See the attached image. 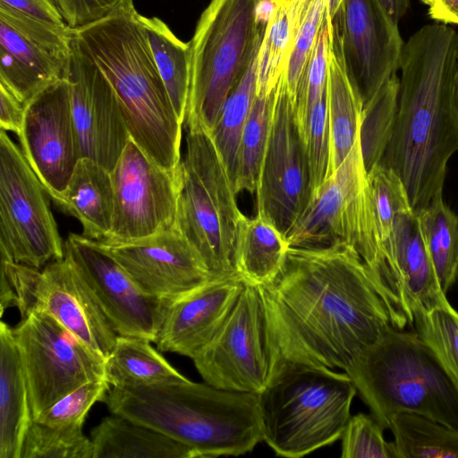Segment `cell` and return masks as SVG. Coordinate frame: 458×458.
<instances>
[{"label":"cell","instance_id":"cell-22","mask_svg":"<svg viewBox=\"0 0 458 458\" xmlns=\"http://www.w3.org/2000/svg\"><path fill=\"white\" fill-rule=\"evenodd\" d=\"M367 174L359 134L347 157L313 192L307 208L286 237L289 246L315 247L344 242L348 206Z\"/></svg>","mask_w":458,"mask_h":458},{"label":"cell","instance_id":"cell-23","mask_svg":"<svg viewBox=\"0 0 458 458\" xmlns=\"http://www.w3.org/2000/svg\"><path fill=\"white\" fill-rule=\"evenodd\" d=\"M394 266L402 293L413 312L446 300L412 209L396 215L394 224Z\"/></svg>","mask_w":458,"mask_h":458},{"label":"cell","instance_id":"cell-14","mask_svg":"<svg viewBox=\"0 0 458 458\" xmlns=\"http://www.w3.org/2000/svg\"><path fill=\"white\" fill-rule=\"evenodd\" d=\"M111 177L114 216L105 240H136L174 225L181 170L161 167L130 138Z\"/></svg>","mask_w":458,"mask_h":458},{"label":"cell","instance_id":"cell-20","mask_svg":"<svg viewBox=\"0 0 458 458\" xmlns=\"http://www.w3.org/2000/svg\"><path fill=\"white\" fill-rule=\"evenodd\" d=\"M148 294L174 300L213 280L191 242L174 225L131 241H98Z\"/></svg>","mask_w":458,"mask_h":458},{"label":"cell","instance_id":"cell-49","mask_svg":"<svg viewBox=\"0 0 458 458\" xmlns=\"http://www.w3.org/2000/svg\"><path fill=\"white\" fill-rule=\"evenodd\" d=\"M0 315L11 307H17V296L5 272L1 268Z\"/></svg>","mask_w":458,"mask_h":458},{"label":"cell","instance_id":"cell-18","mask_svg":"<svg viewBox=\"0 0 458 458\" xmlns=\"http://www.w3.org/2000/svg\"><path fill=\"white\" fill-rule=\"evenodd\" d=\"M331 26L364 107L399 70L404 42L398 23L377 0H343Z\"/></svg>","mask_w":458,"mask_h":458},{"label":"cell","instance_id":"cell-3","mask_svg":"<svg viewBox=\"0 0 458 458\" xmlns=\"http://www.w3.org/2000/svg\"><path fill=\"white\" fill-rule=\"evenodd\" d=\"M133 3L73 30L112 84L131 139L161 167L181 170L183 123L156 66Z\"/></svg>","mask_w":458,"mask_h":458},{"label":"cell","instance_id":"cell-50","mask_svg":"<svg viewBox=\"0 0 458 458\" xmlns=\"http://www.w3.org/2000/svg\"><path fill=\"white\" fill-rule=\"evenodd\" d=\"M386 13L396 23L405 15L409 7L410 0H377Z\"/></svg>","mask_w":458,"mask_h":458},{"label":"cell","instance_id":"cell-42","mask_svg":"<svg viewBox=\"0 0 458 458\" xmlns=\"http://www.w3.org/2000/svg\"><path fill=\"white\" fill-rule=\"evenodd\" d=\"M327 13V0H309L299 23L284 75L295 103L298 89L308 65L320 26Z\"/></svg>","mask_w":458,"mask_h":458},{"label":"cell","instance_id":"cell-28","mask_svg":"<svg viewBox=\"0 0 458 458\" xmlns=\"http://www.w3.org/2000/svg\"><path fill=\"white\" fill-rule=\"evenodd\" d=\"M289 244L268 221L242 214L236 235L234 263L238 276L248 284L262 285L280 271Z\"/></svg>","mask_w":458,"mask_h":458},{"label":"cell","instance_id":"cell-6","mask_svg":"<svg viewBox=\"0 0 458 458\" xmlns=\"http://www.w3.org/2000/svg\"><path fill=\"white\" fill-rule=\"evenodd\" d=\"M356 393L345 371L279 359L259 394L263 441L288 458L333 444L342 437Z\"/></svg>","mask_w":458,"mask_h":458},{"label":"cell","instance_id":"cell-24","mask_svg":"<svg viewBox=\"0 0 458 458\" xmlns=\"http://www.w3.org/2000/svg\"><path fill=\"white\" fill-rule=\"evenodd\" d=\"M111 172L98 162H77L58 207L79 220L82 235L95 241L109 237L114 216Z\"/></svg>","mask_w":458,"mask_h":458},{"label":"cell","instance_id":"cell-25","mask_svg":"<svg viewBox=\"0 0 458 458\" xmlns=\"http://www.w3.org/2000/svg\"><path fill=\"white\" fill-rule=\"evenodd\" d=\"M32 420L26 377L11 327L0 323V458H21Z\"/></svg>","mask_w":458,"mask_h":458},{"label":"cell","instance_id":"cell-43","mask_svg":"<svg viewBox=\"0 0 458 458\" xmlns=\"http://www.w3.org/2000/svg\"><path fill=\"white\" fill-rule=\"evenodd\" d=\"M383 427L364 413L351 416L342 435L343 458H396L393 442L384 438Z\"/></svg>","mask_w":458,"mask_h":458},{"label":"cell","instance_id":"cell-4","mask_svg":"<svg viewBox=\"0 0 458 458\" xmlns=\"http://www.w3.org/2000/svg\"><path fill=\"white\" fill-rule=\"evenodd\" d=\"M103 403L112 414L189 446L195 458L237 456L263 441L259 394L188 379L154 386L112 387Z\"/></svg>","mask_w":458,"mask_h":458},{"label":"cell","instance_id":"cell-1","mask_svg":"<svg viewBox=\"0 0 458 458\" xmlns=\"http://www.w3.org/2000/svg\"><path fill=\"white\" fill-rule=\"evenodd\" d=\"M258 286L282 360L344 371L393 326L371 271L344 242L289 246L276 276Z\"/></svg>","mask_w":458,"mask_h":458},{"label":"cell","instance_id":"cell-5","mask_svg":"<svg viewBox=\"0 0 458 458\" xmlns=\"http://www.w3.org/2000/svg\"><path fill=\"white\" fill-rule=\"evenodd\" d=\"M344 371L384 429L411 412L458 430V387L415 331L389 327Z\"/></svg>","mask_w":458,"mask_h":458},{"label":"cell","instance_id":"cell-16","mask_svg":"<svg viewBox=\"0 0 458 458\" xmlns=\"http://www.w3.org/2000/svg\"><path fill=\"white\" fill-rule=\"evenodd\" d=\"M64 255L75 265L118 335L155 342L171 300L146 293L98 241L69 233Z\"/></svg>","mask_w":458,"mask_h":458},{"label":"cell","instance_id":"cell-26","mask_svg":"<svg viewBox=\"0 0 458 458\" xmlns=\"http://www.w3.org/2000/svg\"><path fill=\"white\" fill-rule=\"evenodd\" d=\"M327 108L330 133L331 175L347 157L359 134L362 101L347 74L340 38L330 25Z\"/></svg>","mask_w":458,"mask_h":458},{"label":"cell","instance_id":"cell-38","mask_svg":"<svg viewBox=\"0 0 458 458\" xmlns=\"http://www.w3.org/2000/svg\"><path fill=\"white\" fill-rule=\"evenodd\" d=\"M415 332L458 387V311L446 300L413 312Z\"/></svg>","mask_w":458,"mask_h":458},{"label":"cell","instance_id":"cell-39","mask_svg":"<svg viewBox=\"0 0 458 458\" xmlns=\"http://www.w3.org/2000/svg\"><path fill=\"white\" fill-rule=\"evenodd\" d=\"M82 427H50L32 420L21 458H93L91 439Z\"/></svg>","mask_w":458,"mask_h":458},{"label":"cell","instance_id":"cell-27","mask_svg":"<svg viewBox=\"0 0 458 458\" xmlns=\"http://www.w3.org/2000/svg\"><path fill=\"white\" fill-rule=\"evenodd\" d=\"M90 439L93 458H195L189 446L116 414L94 427Z\"/></svg>","mask_w":458,"mask_h":458},{"label":"cell","instance_id":"cell-21","mask_svg":"<svg viewBox=\"0 0 458 458\" xmlns=\"http://www.w3.org/2000/svg\"><path fill=\"white\" fill-rule=\"evenodd\" d=\"M243 285L241 277L213 279L171 300L154 342L158 351L194 359L216 335Z\"/></svg>","mask_w":458,"mask_h":458},{"label":"cell","instance_id":"cell-15","mask_svg":"<svg viewBox=\"0 0 458 458\" xmlns=\"http://www.w3.org/2000/svg\"><path fill=\"white\" fill-rule=\"evenodd\" d=\"M73 30L0 4V84L26 104L66 75Z\"/></svg>","mask_w":458,"mask_h":458},{"label":"cell","instance_id":"cell-2","mask_svg":"<svg viewBox=\"0 0 458 458\" xmlns=\"http://www.w3.org/2000/svg\"><path fill=\"white\" fill-rule=\"evenodd\" d=\"M457 68L458 33L446 24L424 25L403 44L395 125L378 165L401 179L415 213L443 195L447 162L458 150Z\"/></svg>","mask_w":458,"mask_h":458},{"label":"cell","instance_id":"cell-31","mask_svg":"<svg viewBox=\"0 0 458 458\" xmlns=\"http://www.w3.org/2000/svg\"><path fill=\"white\" fill-rule=\"evenodd\" d=\"M138 17L174 110L184 123L190 85L189 43L178 38L161 19L140 13Z\"/></svg>","mask_w":458,"mask_h":458},{"label":"cell","instance_id":"cell-17","mask_svg":"<svg viewBox=\"0 0 458 458\" xmlns=\"http://www.w3.org/2000/svg\"><path fill=\"white\" fill-rule=\"evenodd\" d=\"M17 137L24 157L58 206L81 158L66 77L46 87L25 104L23 124Z\"/></svg>","mask_w":458,"mask_h":458},{"label":"cell","instance_id":"cell-47","mask_svg":"<svg viewBox=\"0 0 458 458\" xmlns=\"http://www.w3.org/2000/svg\"><path fill=\"white\" fill-rule=\"evenodd\" d=\"M25 104L20 101L4 85L0 84V125L1 129L18 135L22 128Z\"/></svg>","mask_w":458,"mask_h":458},{"label":"cell","instance_id":"cell-41","mask_svg":"<svg viewBox=\"0 0 458 458\" xmlns=\"http://www.w3.org/2000/svg\"><path fill=\"white\" fill-rule=\"evenodd\" d=\"M110 386L106 378L90 380L32 420L50 427L83 426L89 411L96 403L104 401Z\"/></svg>","mask_w":458,"mask_h":458},{"label":"cell","instance_id":"cell-12","mask_svg":"<svg viewBox=\"0 0 458 458\" xmlns=\"http://www.w3.org/2000/svg\"><path fill=\"white\" fill-rule=\"evenodd\" d=\"M21 317L43 311L105 359L118 335L72 261L64 255L38 269L1 259Z\"/></svg>","mask_w":458,"mask_h":458},{"label":"cell","instance_id":"cell-10","mask_svg":"<svg viewBox=\"0 0 458 458\" xmlns=\"http://www.w3.org/2000/svg\"><path fill=\"white\" fill-rule=\"evenodd\" d=\"M13 334L32 419L81 385L105 378L106 359L46 312L32 310L21 317Z\"/></svg>","mask_w":458,"mask_h":458},{"label":"cell","instance_id":"cell-7","mask_svg":"<svg viewBox=\"0 0 458 458\" xmlns=\"http://www.w3.org/2000/svg\"><path fill=\"white\" fill-rule=\"evenodd\" d=\"M264 0H212L200 14L190 48L184 123L212 134L225 102L260 46L268 21Z\"/></svg>","mask_w":458,"mask_h":458},{"label":"cell","instance_id":"cell-8","mask_svg":"<svg viewBox=\"0 0 458 458\" xmlns=\"http://www.w3.org/2000/svg\"><path fill=\"white\" fill-rule=\"evenodd\" d=\"M211 133L187 128L174 226L196 249L214 279L240 277L234 250L242 213Z\"/></svg>","mask_w":458,"mask_h":458},{"label":"cell","instance_id":"cell-52","mask_svg":"<svg viewBox=\"0 0 458 458\" xmlns=\"http://www.w3.org/2000/svg\"><path fill=\"white\" fill-rule=\"evenodd\" d=\"M275 3H289V2H292L293 0H274Z\"/></svg>","mask_w":458,"mask_h":458},{"label":"cell","instance_id":"cell-29","mask_svg":"<svg viewBox=\"0 0 458 458\" xmlns=\"http://www.w3.org/2000/svg\"><path fill=\"white\" fill-rule=\"evenodd\" d=\"M149 343L135 336H117L105 362V378L113 387L154 386L188 380Z\"/></svg>","mask_w":458,"mask_h":458},{"label":"cell","instance_id":"cell-35","mask_svg":"<svg viewBox=\"0 0 458 458\" xmlns=\"http://www.w3.org/2000/svg\"><path fill=\"white\" fill-rule=\"evenodd\" d=\"M368 186L386 267L403 296L394 266V224L397 214L411 209L408 195L401 179L379 165L368 173Z\"/></svg>","mask_w":458,"mask_h":458},{"label":"cell","instance_id":"cell-13","mask_svg":"<svg viewBox=\"0 0 458 458\" xmlns=\"http://www.w3.org/2000/svg\"><path fill=\"white\" fill-rule=\"evenodd\" d=\"M255 193L257 215L285 238L312 196L305 138L284 76L275 92L268 140Z\"/></svg>","mask_w":458,"mask_h":458},{"label":"cell","instance_id":"cell-9","mask_svg":"<svg viewBox=\"0 0 458 458\" xmlns=\"http://www.w3.org/2000/svg\"><path fill=\"white\" fill-rule=\"evenodd\" d=\"M49 199L21 148L1 129V259L41 269L64 257Z\"/></svg>","mask_w":458,"mask_h":458},{"label":"cell","instance_id":"cell-36","mask_svg":"<svg viewBox=\"0 0 458 458\" xmlns=\"http://www.w3.org/2000/svg\"><path fill=\"white\" fill-rule=\"evenodd\" d=\"M400 80L394 74L363 107L360 141L367 174L377 165L395 125Z\"/></svg>","mask_w":458,"mask_h":458},{"label":"cell","instance_id":"cell-46","mask_svg":"<svg viewBox=\"0 0 458 458\" xmlns=\"http://www.w3.org/2000/svg\"><path fill=\"white\" fill-rule=\"evenodd\" d=\"M0 4L45 22L66 25L53 0H0Z\"/></svg>","mask_w":458,"mask_h":458},{"label":"cell","instance_id":"cell-45","mask_svg":"<svg viewBox=\"0 0 458 458\" xmlns=\"http://www.w3.org/2000/svg\"><path fill=\"white\" fill-rule=\"evenodd\" d=\"M64 23L77 30L102 21L132 0H53Z\"/></svg>","mask_w":458,"mask_h":458},{"label":"cell","instance_id":"cell-33","mask_svg":"<svg viewBox=\"0 0 458 458\" xmlns=\"http://www.w3.org/2000/svg\"><path fill=\"white\" fill-rule=\"evenodd\" d=\"M396 458H458V430L422 415L394 414L389 422Z\"/></svg>","mask_w":458,"mask_h":458},{"label":"cell","instance_id":"cell-11","mask_svg":"<svg viewBox=\"0 0 458 458\" xmlns=\"http://www.w3.org/2000/svg\"><path fill=\"white\" fill-rule=\"evenodd\" d=\"M192 360L204 381L215 387L254 394L264 390L279 358L271 343L258 285L244 282L226 319Z\"/></svg>","mask_w":458,"mask_h":458},{"label":"cell","instance_id":"cell-48","mask_svg":"<svg viewBox=\"0 0 458 458\" xmlns=\"http://www.w3.org/2000/svg\"><path fill=\"white\" fill-rule=\"evenodd\" d=\"M436 22L458 25V0H421Z\"/></svg>","mask_w":458,"mask_h":458},{"label":"cell","instance_id":"cell-32","mask_svg":"<svg viewBox=\"0 0 458 458\" xmlns=\"http://www.w3.org/2000/svg\"><path fill=\"white\" fill-rule=\"evenodd\" d=\"M415 214L440 287L446 294L458 276V216L445 203L443 195Z\"/></svg>","mask_w":458,"mask_h":458},{"label":"cell","instance_id":"cell-34","mask_svg":"<svg viewBox=\"0 0 458 458\" xmlns=\"http://www.w3.org/2000/svg\"><path fill=\"white\" fill-rule=\"evenodd\" d=\"M259 47L260 46L255 50L244 74L225 102L216 128L211 134L233 186L241 136L257 96V65Z\"/></svg>","mask_w":458,"mask_h":458},{"label":"cell","instance_id":"cell-51","mask_svg":"<svg viewBox=\"0 0 458 458\" xmlns=\"http://www.w3.org/2000/svg\"><path fill=\"white\" fill-rule=\"evenodd\" d=\"M454 110L455 114L456 125L458 128V68L456 71L454 84Z\"/></svg>","mask_w":458,"mask_h":458},{"label":"cell","instance_id":"cell-37","mask_svg":"<svg viewBox=\"0 0 458 458\" xmlns=\"http://www.w3.org/2000/svg\"><path fill=\"white\" fill-rule=\"evenodd\" d=\"M276 89L270 94L256 96L242 130L234 181L237 194L256 192L268 140Z\"/></svg>","mask_w":458,"mask_h":458},{"label":"cell","instance_id":"cell-40","mask_svg":"<svg viewBox=\"0 0 458 458\" xmlns=\"http://www.w3.org/2000/svg\"><path fill=\"white\" fill-rule=\"evenodd\" d=\"M329 33L330 22L326 13L300 83L295 101L296 117L304 138L311 111L327 87Z\"/></svg>","mask_w":458,"mask_h":458},{"label":"cell","instance_id":"cell-30","mask_svg":"<svg viewBox=\"0 0 458 458\" xmlns=\"http://www.w3.org/2000/svg\"><path fill=\"white\" fill-rule=\"evenodd\" d=\"M308 2L275 3L258 53L257 96L270 94L284 75Z\"/></svg>","mask_w":458,"mask_h":458},{"label":"cell","instance_id":"cell-44","mask_svg":"<svg viewBox=\"0 0 458 458\" xmlns=\"http://www.w3.org/2000/svg\"><path fill=\"white\" fill-rule=\"evenodd\" d=\"M305 143L313 194L329 174L330 133L327 87L311 111L305 133Z\"/></svg>","mask_w":458,"mask_h":458},{"label":"cell","instance_id":"cell-19","mask_svg":"<svg viewBox=\"0 0 458 458\" xmlns=\"http://www.w3.org/2000/svg\"><path fill=\"white\" fill-rule=\"evenodd\" d=\"M65 77L81 157L110 172L130 140L118 97L74 31Z\"/></svg>","mask_w":458,"mask_h":458}]
</instances>
